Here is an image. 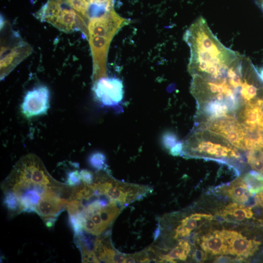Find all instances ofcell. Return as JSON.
I'll return each mask as SVG.
<instances>
[{"label":"cell","instance_id":"1","mask_svg":"<svg viewBox=\"0 0 263 263\" xmlns=\"http://www.w3.org/2000/svg\"><path fill=\"white\" fill-rule=\"evenodd\" d=\"M184 39L190 49L188 69L192 76L219 79L240 55L219 41L203 17L198 18L186 31Z\"/></svg>","mask_w":263,"mask_h":263},{"label":"cell","instance_id":"2","mask_svg":"<svg viewBox=\"0 0 263 263\" xmlns=\"http://www.w3.org/2000/svg\"><path fill=\"white\" fill-rule=\"evenodd\" d=\"M183 153L189 157L213 160L231 165L244 163L239 149L222 135L198 128L186 141Z\"/></svg>","mask_w":263,"mask_h":263},{"label":"cell","instance_id":"3","mask_svg":"<svg viewBox=\"0 0 263 263\" xmlns=\"http://www.w3.org/2000/svg\"><path fill=\"white\" fill-rule=\"evenodd\" d=\"M198 126L222 135L236 148L244 151L250 149L255 139V132L241 124L234 114L208 120Z\"/></svg>","mask_w":263,"mask_h":263},{"label":"cell","instance_id":"4","mask_svg":"<svg viewBox=\"0 0 263 263\" xmlns=\"http://www.w3.org/2000/svg\"><path fill=\"white\" fill-rule=\"evenodd\" d=\"M50 92L46 86H38L29 90L21 104L22 113L27 118L45 114L50 107Z\"/></svg>","mask_w":263,"mask_h":263},{"label":"cell","instance_id":"5","mask_svg":"<svg viewBox=\"0 0 263 263\" xmlns=\"http://www.w3.org/2000/svg\"><path fill=\"white\" fill-rule=\"evenodd\" d=\"M96 98L103 105L112 106L122 100V81L116 77H103L96 80L93 87Z\"/></svg>","mask_w":263,"mask_h":263},{"label":"cell","instance_id":"6","mask_svg":"<svg viewBox=\"0 0 263 263\" xmlns=\"http://www.w3.org/2000/svg\"><path fill=\"white\" fill-rule=\"evenodd\" d=\"M221 234L225 239L228 254L243 259L252 256L257 250L261 242L248 239L234 230H222Z\"/></svg>","mask_w":263,"mask_h":263},{"label":"cell","instance_id":"7","mask_svg":"<svg viewBox=\"0 0 263 263\" xmlns=\"http://www.w3.org/2000/svg\"><path fill=\"white\" fill-rule=\"evenodd\" d=\"M16 45L1 53L0 72L2 78L19 63L26 56V54H29L30 48L28 44L20 41Z\"/></svg>","mask_w":263,"mask_h":263},{"label":"cell","instance_id":"8","mask_svg":"<svg viewBox=\"0 0 263 263\" xmlns=\"http://www.w3.org/2000/svg\"><path fill=\"white\" fill-rule=\"evenodd\" d=\"M198 243L206 252L212 255L228 254V247L225 239L220 231L215 230L197 239Z\"/></svg>","mask_w":263,"mask_h":263},{"label":"cell","instance_id":"9","mask_svg":"<svg viewBox=\"0 0 263 263\" xmlns=\"http://www.w3.org/2000/svg\"><path fill=\"white\" fill-rule=\"evenodd\" d=\"M220 190L236 203L245 205L252 196L249 193L242 177L220 188Z\"/></svg>","mask_w":263,"mask_h":263},{"label":"cell","instance_id":"10","mask_svg":"<svg viewBox=\"0 0 263 263\" xmlns=\"http://www.w3.org/2000/svg\"><path fill=\"white\" fill-rule=\"evenodd\" d=\"M218 215H220L224 220L230 216L236 221H243L245 219L252 218L254 213L252 211V208L236 202L225 206Z\"/></svg>","mask_w":263,"mask_h":263},{"label":"cell","instance_id":"11","mask_svg":"<svg viewBox=\"0 0 263 263\" xmlns=\"http://www.w3.org/2000/svg\"><path fill=\"white\" fill-rule=\"evenodd\" d=\"M247 189L252 196L263 192V175L252 170L242 177Z\"/></svg>","mask_w":263,"mask_h":263},{"label":"cell","instance_id":"12","mask_svg":"<svg viewBox=\"0 0 263 263\" xmlns=\"http://www.w3.org/2000/svg\"><path fill=\"white\" fill-rule=\"evenodd\" d=\"M191 247L188 242L181 240L178 245L172 249L168 254L162 255L160 263H175L174 259L185 261L189 253Z\"/></svg>","mask_w":263,"mask_h":263},{"label":"cell","instance_id":"13","mask_svg":"<svg viewBox=\"0 0 263 263\" xmlns=\"http://www.w3.org/2000/svg\"><path fill=\"white\" fill-rule=\"evenodd\" d=\"M4 193V204L9 212L10 215L19 213V202L17 196L10 191H3Z\"/></svg>","mask_w":263,"mask_h":263},{"label":"cell","instance_id":"14","mask_svg":"<svg viewBox=\"0 0 263 263\" xmlns=\"http://www.w3.org/2000/svg\"><path fill=\"white\" fill-rule=\"evenodd\" d=\"M88 161L90 165L94 168L97 169H103L105 166L106 157L101 152H95L89 156Z\"/></svg>","mask_w":263,"mask_h":263},{"label":"cell","instance_id":"15","mask_svg":"<svg viewBox=\"0 0 263 263\" xmlns=\"http://www.w3.org/2000/svg\"><path fill=\"white\" fill-rule=\"evenodd\" d=\"M179 141L176 135L172 132H166L162 137V143L163 145L167 149L169 150L174 147Z\"/></svg>","mask_w":263,"mask_h":263},{"label":"cell","instance_id":"16","mask_svg":"<svg viewBox=\"0 0 263 263\" xmlns=\"http://www.w3.org/2000/svg\"><path fill=\"white\" fill-rule=\"evenodd\" d=\"M81 180L80 171H71L68 173L66 184L70 186L74 187L80 184Z\"/></svg>","mask_w":263,"mask_h":263},{"label":"cell","instance_id":"17","mask_svg":"<svg viewBox=\"0 0 263 263\" xmlns=\"http://www.w3.org/2000/svg\"><path fill=\"white\" fill-rule=\"evenodd\" d=\"M80 174L82 181L88 185L94 183V178L93 173L87 169H82L80 171Z\"/></svg>","mask_w":263,"mask_h":263},{"label":"cell","instance_id":"18","mask_svg":"<svg viewBox=\"0 0 263 263\" xmlns=\"http://www.w3.org/2000/svg\"><path fill=\"white\" fill-rule=\"evenodd\" d=\"M192 258L196 262L201 263L206 260V254L203 250L196 249L192 255Z\"/></svg>","mask_w":263,"mask_h":263},{"label":"cell","instance_id":"19","mask_svg":"<svg viewBox=\"0 0 263 263\" xmlns=\"http://www.w3.org/2000/svg\"><path fill=\"white\" fill-rule=\"evenodd\" d=\"M170 153L173 156H178L183 154V144L179 141L174 147L170 150Z\"/></svg>","mask_w":263,"mask_h":263},{"label":"cell","instance_id":"20","mask_svg":"<svg viewBox=\"0 0 263 263\" xmlns=\"http://www.w3.org/2000/svg\"><path fill=\"white\" fill-rule=\"evenodd\" d=\"M255 196L258 204L263 208V192L256 194Z\"/></svg>","mask_w":263,"mask_h":263},{"label":"cell","instance_id":"21","mask_svg":"<svg viewBox=\"0 0 263 263\" xmlns=\"http://www.w3.org/2000/svg\"><path fill=\"white\" fill-rule=\"evenodd\" d=\"M136 260L133 255H126L124 263H135Z\"/></svg>","mask_w":263,"mask_h":263},{"label":"cell","instance_id":"22","mask_svg":"<svg viewBox=\"0 0 263 263\" xmlns=\"http://www.w3.org/2000/svg\"><path fill=\"white\" fill-rule=\"evenodd\" d=\"M160 234V227L159 225L154 232V241L157 239Z\"/></svg>","mask_w":263,"mask_h":263},{"label":"cell","instance_id":"23","mask_svg":"<svg viewBox=\"0 0 263 263\" xmlns=\"http://www.w3.org/2000/svg\"><path fill=\"white\" fill-rule=\"evenodd\" d=\"M258 73L260 78L262 81H263V68H262L259 71H258Z\"/></svg>","mask_w":263,"mask_h":263}]
</instances>
